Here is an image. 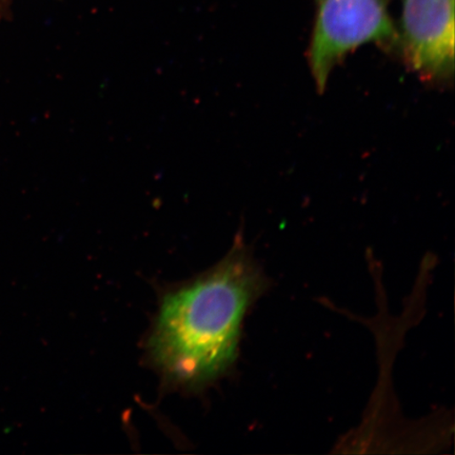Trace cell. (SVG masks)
<instances>
[{"label": "cell", "instance_id": "obj_1", "mask_svg": "<svg viewBox=\"0 0 455 455\" xmlns=\"http://www.w3.org/2000/svg\"><path fill=\"white\" fill-rule=\"evenodd\" d=\"M266 288L264 272L237 236L212 270L168 290L146 343L164 382L195 392L224 375L236 360L244 315Z\"/></svg>", "mask_w": 455, "mask_h": 455}, {"label": "cell", "instance_id": "obj_2", "mask_svg": "<svg viewBox=\"0 0 455 455\" xmlns=\"http://www.w3.org/2000/svg\"><path fill=\"white\" fill-rule=\"evenodd\" d=\"M398 34L383 0H317L308 61L318 92L330 74L352 51L375 43L394 49Z\"/></svg>", "mask_w": 455, "mask_h": 455}, {"label": "cell", "instance_id": "obj_3", "mask_svg": "<svg viewBox=\"0 0 455 455\" xmlns=\"http://www.w3.org/2000/svg\"><path fill=\"white\" fill-rule=\"evenodd\" d=\"M398 36L403 60L424 83L454 76V0H405Z\"/></svg>", "mask_w": 455, "mask_h": 455}]
</instances>
